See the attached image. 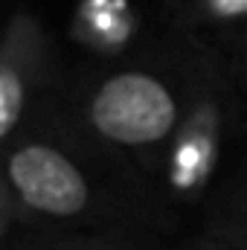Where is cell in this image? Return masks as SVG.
<instances>
[{"instance_id": "7a4b0ae2", "label": "cell", "mask_w": 247, "mask_h": 250, "mask_svg": "<svg viewBox=\"0 0 247 250\" xmlns=\"http://www.w3.org/2000/svg\"><path fill=\"white\" fill-rule=\"evenodd\" d=\"M6 189L35 215L76 221L93 204V189L82 166L53 143L29 140L12 146L6 157Z\"/></svg>"}, {"instance_id": "277c9868", "label": "cell", "mask_w": 247, "mask_h": 250, "mask_svg": "<svg viewBox=\"0 0 247 250\" xmlns=\"http://www.w3.org/2000/svg\"><path fill=\"white\" fill-rule=\"evenodd\" d=\"M198 9L209 21H233L247 18V0H198Z\"/></svg>"}, {"instance_id": "3957f363", "label": "cell", "mask_w": 247, "mask_h": 250, "mask_svg": "<svg viewBox=\"0 0 247 250\" xmlns=\"http://www.w3.org/2000/svg\"><path fill=\"white\" fill-rule=\"evenodd\" d=\"M26 41L21 32H9L3 47V67H0V137L9 140L15 128L23 123L26 102H29V79L35 76L26 56ZM32 56V50H29Z\"/></svg>"}, {"instance_id": "8992f818", "label": "cell", "mask_w": 247, "mask_h": 250, "mask_svg": "<svg viewBox=\"0 0 247 250\" xmlns=\"http://www.w3.org/2000/svg\"><path fill=\"white\" fill-rule=\"evenodd\" d=\"M201 250H245V248H230V242H221V245H209V248H201Z\"/></svg>"}, {"instance_id": "6da1fadb", "label": "cell", "mask_w": 247, "mask_h": 250, "mask_svg": "<svg viewBox=\"0 0 247 250\" xmlns=\"http://www.w3.org/2000/svg\"><path fill=\"white\" fill-rule=\"evenodd\" d=\"M87 125L105 143L123 148H154L181 128V99L172 84L145 70L105 76L87 96Z\"/></svg>"}, {"instance_id": "5b68a950", "label": "cell", "mask_w": 247, "mask_h": 250, "mask_svg": "<svg viewBox=\"0 0 247 250\" xmlns=\"http://www.w3.org/2000/svg\"><path fill=\"white\" fill-rule=\"evenodd\" d=\"M64 250H114L111 245H105V242H99V245H87V242H76V245H70V248Z\"/></svg>"}, {"instance_id": "52a82bcc", "label": "cell", "mask_w": 247, "mask_h": 250, "mask_svg": "<svg viewBox=\"0 0 247 250\" xmlns=\"http://www.w3.org/2000/svg\"><path fill=\"white\" fill-rule=\"evenodd\" d=\"M245 250H247V248H245Z\"/></svg>"}]
</instances>
